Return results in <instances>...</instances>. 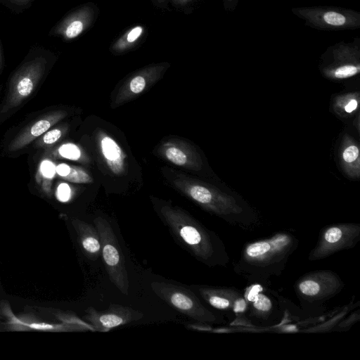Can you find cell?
<instances>
[{"label": "cell", "instance_id": "obj_3", "mask_svg": "<svg viewBox=\"0 0 360 360\" xmlns=\"http://www.w3.org/2000/svg\"><path fill=\"white\" fill-rule=\"evenodd\" d=\"M160 213L172 233L200 262L209 266L229 264L225 244L214 231L178 207L163 205Z\"/></svg>", "mask_w": 360, "mask_h": 360}, {"label": "cell", "instance_id": "obj_26", "mask_svg": "<svg viewBox=\"0 0 360 360\" xmlns=\"http://www.w3.org/2000/svg\"><path fill=\"white\" fill-rule=\"evenodd\" d=\"M67 124L52 127L35 140V146L44 150L50 148L61 140L68 131Z\"/></svg>", "mask_w": 360, "mask_h": 360}, {"label": "cell", "instance_id": "obj_22", "mask_svg": "<svg viewBox=\"0 0 360 360\" xmlns=\"http://www.w3.org/2000/svg\"><path fill=\"white\" fill-rule=\"evenodd\" d=\"M340 164L345 175L352 179L360 176V153L359 143L350 135L345 134L340 146Z\"/></svg>", "mask_w": 360, "mask_h": 360}, {"label": "cell", "instance_id": "obj_13", "mask_svg": "<svg viewBox=\"0 0 360 360\" xmlns=\"http://www.w3.org/2000/svg\"><path fill=\"white\" fill-rule=\"evenodd\" d=\"M100 8L94 2L82 4L70 11L56 24L50 34L69 41L89 31L96 23Z\"/></svg>", "mask_w": 360, "mask_h": 360}, {"label": "cell", "instance_id": "obj_31", "mask_svg": "<svg viewBox=\"0 0 360 360\" xmlns=\"http://www.w3.org/2000/svg\"><path fill=\"white\" fill-rule=\"evenodd\" d=\"M238 0H223L224 6L226 10L231 11L238 4Z\"/></svg>", "mask_w": 360, "mask_h": 360}, {"label": "cell", "instance_id": "obj_6", "mask_svg": "<svg viewBox=\"0 0 360 360\" xmlns=\"http://www.w3.org/2000/svg\"><path fill=\"white\" fill-rule=\"evenodd\" d=\"M47 66V60L37 56L22 64L14 72L0 107V120L11 115L30 97L43 78Z\"/></svg>", "mask_w": 360, "mask_h": 360}, {"label": "cell", "instance_id": "obj_4", "mask_svg": "<svg viewBox=\"0 0 360 360\" xmlns=\"http://www.w3.org/2000/svg\"><path fill=\"white\" fill-rule=\"evenodd\" d=\"M345 287L340 276L329 269L306 273L295 281L293 289L302 309L308 314H320L324 304Z\"/></svg>", "mask_w": 360, "mask_h": 360}, {"label": "cell", "instance_id": "obj_7", "mask_svg": "<svg viewBox=\"0 0 360 360\" xmlns=\"http://www.w3.org/2000/svg\"><path fill=\"white\" fill-rule=\"evenodd\" d=\"M150 288L160 299L172 307L202 323H224L223 316H217L205 307L198 296L184 286L165 281H153Z\"/></svg>", "mask_w": 360, "mask_h": 360}, {"label": "cell", "instance_id": "obj_19", "mask_svg": "<svg viewBox=\"0 0 360 360\" xmlns=\"http://www.w3.org/2000/svg\"><path fill=\"white\" fill-rule=\"evenodd\" d=\"M97 141L101 155L109 169L116 175L124 174L127 170V155L117 143L103 131L98 133Z\"/></svg>", "mask_w": 360, "mask_h": 360}, {"label": "cell", "instance_id": "obj_2", "mask_svg": "<svg viewBox=\"0 0 360 360\" xmlns=\"http://www.w3.org/2000/svg\"><path fill=\"white\" fill-rule=\"evenodd\" d=\"M172 184L203 210L233 226L253 231L259 225V219L251 208L211 184L183 174H178Z\"/></svg>", "mask_w": 360, "mask_h": 360}, {"label": "cell", "instance_id": "obj_20", "mask_svg": "<svg viewBox=\"0 0 360 360\" xmlns=\"http://www.w3.org/2000/svg\"><path fill=\"white\" fill-rule=\"evenodd\" d=\"M71 224L84 254L91 259H96L101 253V245L100 236L94 224L76 218L71 219Z\"/></svg>", "mask_w": 360, "mask_h": 360}, {"label": "cell", "instance_id": "obj_23", "mask_svg": "<svg viewBox=\"0 0 360 360\" xmlns=\"http://www.w3.org/2000/svg\"><path fill=\"white\" fill-rule=\"evenodd\" d=\"M359 91L338 95L333 99V111L343 118L356 115L359 113Z\"/></svg>", "mask_w": 360, "mask_h": 360}, {"label": "cell", "instance_id": "obj_16", "mask_svg": "<svg viewBox=\"0 0 360 360\" xmlns=\"http://www.w3.org/2000/svg\"><path fill=\"white\" fill-rule=\"evenodd\" d=\"M265 288L263 284L251 283L242 290L247 303L245 316L262 323H271L279 316V310Z\"/></svg>", "mask_w": 360, "mask_h": 360}, {"label": "cell", "instance_id": "obj_5", "mask_svg": "<svg viewBox=\"0 0 360 360\" xmlns=\"http://www.w3.org/2000/svg\"><path fill=\"white\" fill-rule=\"evenodd\" d=\"M51 320L42 319L30 313L15 315L11 311L8 302L3 301L0 304V315L4 321L6 330L12 331L40 330L50 332H79L95 331L86 321L81 320L77 315L72 314L68 318L60 319L63 311L53 310Z\"/></svg>", "mask_w": 360, "mask_h": 360}, {"label": "cell", "instance_id": "obj_8", "mask_svg": "<svg viewBox=\"0 0 360 360\" xmlns=\"http://www.w3.org/2000/svg\"><path fill=\"white\" fill-rule=\"evenodd\" d=\"M292 13L311 28L323 31L356 30L360 27L359 11L336 6L295 7Z\"/></svg>", "mask_w": 360, "mask_h": 360}, {"label": "cell", "instance_id": "obj_18", "mask_svg": "<svg viewBox=\"0 0 360 360\" xmlns=\"http://www.w3.org/2000/svg\"><path fill=\"white\" fill-rule=\"evenodd\" d=\"M68 114L65 110H55L41 115L15 136L8 144V150L14 152L25 148L66 117Z\"/></svg>", "mask_w": 360, "mask_h": 360}, {"label": "cell", "instance_id": "obj_14", "mask_svg": "<svg viewBox=\"0 0 360 360\" xmlns=\"http://www.w3.org/2000/svg\"><path fill=\"white\" fill-rule=\"evenodd\" d=\"M195 288L202 299L212 308L241 318L247 312L242 290L235 287L198 285Z\"/></svg>", "mask_w": 360, "mask_h": 360}, {"label": "cell", "instance_id": "obj_24", "mask_svg": "<svg viewBox=\"0 0 360 360\" xmlns=\"http://www.w3.org/2000/svg\"><path fill=\"white\" fill-rule=\"evenodd\" d=\"M42 158L47 160L65 158L81 161L83 160V154L77 145L68 143L44 150Z\"/></svg>", "mask_w": 360, "mask_h": 360}, {"label": "cell", "instance_id": "obj_28", "mask_svg": "<svg viewBox=\"0 0 360 360\" xmlns=\"http://www.w3.org/2000/svg\"><path fill=\"white\" fill-rule=\"evenodd\" d=\"M360 319L359 311L357 310L356 312L350 314L347 319H344L342 321L340 322L338 324V327L340 330H346L350 328L356 322H357Z\"/></svg>", "mask_w": 360, "mask_h": 360}, {"label": "cell", "instance_id": "obj_25", "mask_svg": "<svg viewBox=\"0 0 360 360\" xmlns=\"http://www.w3.org/2000/svg\"><path fill=\"white\" fill-rule=\"evenodd\" d=\"M56 172L60 178L72 183L89 184L93 181L92 177L86 170L74 165L59 164L56 168Z\"/></svg>", "mask_w": 360, "mask_h": 360}, {"label": "cell", "instance_id": "obj_29", "mask_svg": "<svg viewBox=\"0 0 360 360\" xmlns=\"http://www.w3.org/2000/svg\"><path fill=\"white\" fill-rule=\"evenodd\" d=\"M58 198L62 201H67L70 195V189L68 184H61L58 188Z\"/></svg>", "mask_w": 360, "mask_h": 360}, {"label": "cell", "instance_id": "obj_27", "mask_svg": "<svg viewBox=\"0 0 360 360\" xmlns=\"http://www.w3.org/2000/svg\"><path fill=\"white\" fill-rule=\"evenodd\" d=\"M201 0H169V6L185 14L191 13Z\"/></svg>", "mask_w": 360, "mask_h": 360}, {"label": "cell", "instance_id": "obj_9", "mask_svg": "<svg viewBox=\"0 0 360 360\" xmlns=\"http://www.w3.org/2000/svg\"><path fill=\"white\" fill-rule=\"evenodd\" d=\"M320 71L327 79L338 81L360 72V39L340 41L328 46L321 56Z\"/></svg>", "mask_w": 360, "mask_h": 360}, {"label": "cell", "instance_id": "obj_15", "mask_svg": "<svg viewBox=\"0 0 360 360\" xmlns=\"http://www.w3.org/2000/svg\"><path fill=\"white\" fill-rule=\"evenodd\" d=\"M143 317L142 312L118 304H111L102 311L89 307L85 310L84 316L94 330L99 332H108L112 328L139 321Z\"/></svg>", "mask_w": 360, "mask_h": 360}, {"label": "cell", "instance_id": "obj_33", "mask_svg": "<svg viewBox=\"0 0 360 360\" xmlns=\"http://www.w3.org/2000/svg\"><path fill=\"white\" fill-rule=\"evenodd\" d=\"M3 69H4V56H3L1 45L0 43V72H2Z\"/></svg>", "mask_w": 360, "mask_h": 360}, {"label": "cell", "instance_id": "obj_30", "mask_svg": "<svg viewBox=\"0 0 360 360\" xmlns=\"http://www.w3.org/2000/svg\"><path fill=\"white\" fill-rule=\"evenodd\" d=\"M152 4L161 9H167L169 7V0H150Z\"/></svg>", "mask_w": 360, "mask_h": 360}, {"label": "cell", "instance_id": "obj_21", "mask_svg": "<svg viewBox=\"0 0 360 360\" xmlns=\"http://www.w3.org/2000/svg\"><path fill=\"white\" fill-rule=\"evenodd\" d=\"M148 36L143 24H136L125 29L111 43L109 51L114 56L124 55L141 45Z\"/></svg>", "mask_w": 360, "mask_h": 360}, {"label": "cell", "instance_id": "obj_17", "mask_svg": "<svg viewBox=\"0 0 360 360\" xmlns=\"http://www.w3.org/2000/svg\"><path fill=\"white\" fill-rule=\"evenodd\" d=\"M158 152L165 160L185 169L200 171L203 165L202 158L195 148L180 139L170 138L162 141Z\"/></svg>", "mask_w": 360, "mask_h": 360}, {"label": "cell", "instance_id": "obj_11", "mask_svg": "<svg viewBox=\"0 0 360 360\" xmlns=\"http://www.w3.org/2000/svg\"><path fill=\"white\" fill-rule=\"evenodd\" d=\"M360 240V224L356 223L333 224L322 228L318 240L308 255L309 261L326 259L356 246Z\"/></svg>", "mask_w": 360, "mask_h": 360}, {"label": "cell", "instance_id": "obj_32", "mask_svg": "<svg viewBox=\"0 0 360 360\" xmlns=\"http://www.w3.org/2000/svg\"><path fill=\"white\" fill-rule=\"evenodd\" d=\"M10 4H13L15 6H25L27 5L29 3L32 1L33 0H3Z\"/></svg>", "mask_w": 360, "mask_h": 360}, {"label": "cell", "instance_id": "obj_1", "mask_svg": "<svg viewBox=\"0 0 360 360\" xmlns=\"http://www.w3.org/2000/svg\"><path fill=\"white\" fill-rule=\"evenodd\" d=\"M298 245L297 238L287 231L249 241L234 263L233 271L250 283L269 285L271 278L281 275Z\"/></svg>", "mask_w": 360, "mask_h": 360}, {"label": "cell", "instance_id": "obj_12", "mask_svg": "<svg viewBox=\"0 0 360 360\" xmlns=\"http://www.w3.org/2000/svg\"><path fill=\"white\" fill-rule=\"evenodd\" d=\"M169 67L170 63L165 61L152 63L129 75L118 89L114 107L132 101L146 92L162 78Z\"/></svg>", "mask_w": 360, "mask_h": 360}, {"label": "cell", "instance_id": "obj_10", "mask_svg": "<svg viewBox=\"0 0 360 360\" xmlns=\"http://www.w3.org/2000/svg\"><path fill=\"white\" fill-rule=\"evenodd\" d=\"M94 224L98 232L103 260L110 281L123 294L128 295L129 281L124 255L109 222L96 217Z\"/></svg>", "mask_w": 360, "mask_h": 360}]
</instances>
